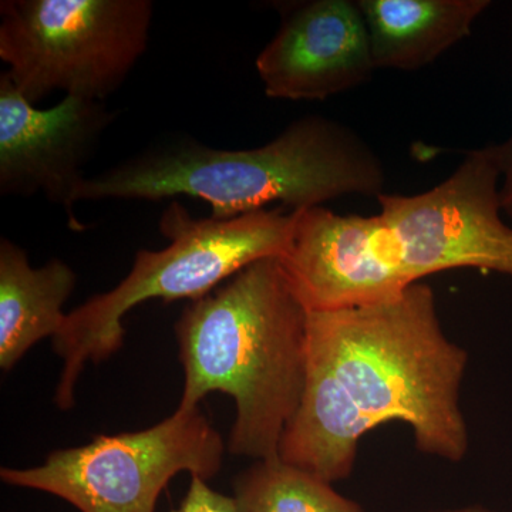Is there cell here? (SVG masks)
Here are the masks:
<instances>
[{"instance_id": "6da1fadb", "label": "cell", "mask_w": 512, "mask_h": 512, "mask_svg": "<svg viewBox=\"0 0 512 512\" xmlns=\"http://www.w3.org/2000/svg\"><path fill=\"white\" fill-rule=\"evenodd\" d=\"M467 366L423 282L366 308L309 312L305 389L279 457L335 484L352 476L366 433L402 421L417 451L461 463L470 443L460 404Z\"/></svg>"}, {"instance_id": "7a4b0ae2", "label": "cell", "mask_w": 512, "mask_h": 512, "mask_svg": "<svg viewBox=\"0 0 512 512\" xmlns=\"http://www.w3.org/2000/svg\"><path fill=\"white\" fill-rule=\"evenodd\" d=\"M386 170L352 128L329 117H301L251 150L214 148L175 138L84 178L77 202L163 201L190 197L232 220L281 202L292 211L323 207L345 195L384 194Z\"/></svg>"}, {"instance_id": "3957f363", "label": "cell", "mask_w": 512, "mask_h": 512, "mask_svg": "<svg viewBox=\"0 0 512 512\" xmlns=\"http://www.w3.org/2000/svg\"><path fill=\"white\" fill-rule=\"evenodd\" d=\"M308 319L278 258L254 262L188 303L174 328L184 370L177 409L227 394L235 402L229 453L278 457L305 389Z\"/></svg>"}, {"instance_id": "277c9868", "label": "cell", "mask_w": 512, "mask_h": 512, "mask_svg": "<svg viewBox=\"0 0 512 512\" xmlns=\"http://www.w3.org/2000/svg\"><path fill=\"white\" fill-rule=\"evenodd\" d=\"M292 228V211L261 210L232 218H194L180 201L170 202L160 220L170 245L160 251L140 249L126 278L67 313L52 339L62 360L55 403L60 410L76 404L84 367L99 365L124 345L123 319L150 299L165 303L197 301L242 269L265 258H279Z\"/></svg>"}, {"instance_id": "5b68a950", "label": "cell", "mask_w": 512, "mask_h": 512, "mask_svg": "<svg viewBox=\"0 0 512 512\" xmlns=\"http://www.w3.org/2000/svg\"><path fill=\"white\" fill-rule=\"evenodd\" d=\"M150 0H3L0 59L29 103L49 94L106 101L144 56Z\"/></svg>"}, {"instance_id": "8992f818", "label": "cell", "mask_w": 512, "mask_h": 512, "mask_svg": "<svg viewBox=\"0 0 512 512\" xmlns=\"http://www.w3.org/2000/svg\"><path fill=\"white\" fill-rule=\"evenodd\" d=\"M221 434L200 407L175 410L148 429L100 434L49 453L40 466L0 468L3 483L60 498L80 512H156L180 473L208 481L224 466Z\"/></svg>"}, {"instance_id": "52a82bcc", "label": "cell", "mask_w": 512, "mask_h": 512, "mask_svg": "<svg viewBox=\"0 0 512 512\" xmlns=\"http://www.w3.org/2000/svg\"><path fill=\"white\" fill-rule=\"evenodd\" d=\"M494 144L468 151L443 183L416 195H379L384 224L410 284L451 269L512 278V227L503 220Z\"/></svg>"}, {"instance_id": "ba28073f", "label": "cell", "mask_w": 512, "mask_h": 512, "mask_svg": "<svg viewBox=\"0 0 512 512\" xmlns=\"http://www.w3.org/2000/svg\"><path fill=\"white\" fill-rule=\"evenodd\" d=\"M278 259L308 312L366 308L399 298L412 286L379 214L340 215L325 207L292 211L291 235Z\"/></svg>"}, {"instance_id": "9c48e42d", "label": "cell", "mask_w": 512, "mask_h": 512, "mask_svg": "<svg viewBox=\"0 0 512 512\" xmlns=\"http://www.w3.org/2000/svg\"><path fill=\"white\" fill-rule=\"evenodd\" d=\"M106 101L63 97L37 109L0 74V194L35 197L63 208L74 231L84 229L76 215L83 167L113 123Z\"/></svg>"}, {"instance_id": "30bf717a", "label": "cell", "mask_w": 512, "mask_h": 512, "mask_svg": "<svg viewBox=\"0 0 512 512\" xmlns=\"http://www.w3.org/2000/svg\"><path fill=\"white\" fill-rule=\"evenodd\" d=\"M281 23L255 60L269 99L322 101L375 72L366 23L352 0L278 3Z\"/></svg>"}, {"instance_id": "8fae6325", "label": "cell", "mask_w": 512, "mask_h": 512, "mask_svg": "<svg viewBox=\"0 0 512 512\" xmlns=\"http://www.w3.org/2000/svg\"><path fill=\"white\" fill-rule=\"evenodd\" d=\"M376 70H419L471 35L490 0H357Z\"/></svg>"}, {"instance_id": "7c38bea8", "label": "cell", "mask_w": 512, "mask_h": 512, "mask_svg": "<svg viewBox=\"0 0 512 512\" xmlns=\"http://www.w3.org/2000/svg\"><path fill=\"white\" fill-rule=\"evenodd\" d=\"M77 284L72 266L59 258L30 264L25 249L0 239V367L10 372L40 340L53 339Z\"/></svg>"}, {"instance_id": "4fadbf2b", "label": "cell", "mask_w": 512, "mask_h": 512, "mask_svg": "<svg viewBox=\"0 0 512 512\" xmlns=\"http://www.w3.org/2000/svg\"><path fill=\"white\" fill-rule=\"evenodd\" d=\"M238 512H365L332 483L286 463L281 457L255 460L232 481Z\"/></svg>"}, {"instance_id": "5bb4252c", "label": "cell", "mask_w": 512, "mask_h": 512, "mask_svg": "<svg viewBox=\"0 0 512 512\" xmlns=\"http://www.w3.org/2000/svg\"><path fill=\"white\" fill-rule=\"evenodd\" d=\"M171 512H238L234 498L217 493L201 477L191 476L190 487L180 507Z\"/></svg>"}, {"instance_id": "9a60e30c", "label": "cell", "mask_w": 512, "mask_h": 512, "mask_svg": "<svg viewBox=\"0 0 512 512\" xmlns=\"http://www.w3.org/2000/svg\"><path fill=\"white\" fill-rule=\"evenodd\" d=\"M494 147L501 173V204L504 214L512 220V133L504 143L494 144Z\"/></svg>"}, {"instance_id": "2e32d148", "label": "cell", "mask_w": 512, "mask_h": 512, "mask_svg": "<svg viewBox=\"0 0 512 512\" xmlns=\"http://www.w3.org/2000/svg\"><path fill=\"white\" fill-rule=\"evenodd\" d=\"M429 512H497L483 505H463V507L443 508V510H434Z\"/></svg>"}]
</instances>
